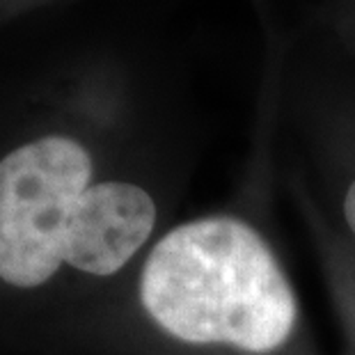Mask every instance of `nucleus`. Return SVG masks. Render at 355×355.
I'll list each match as a JSON object with an SVG mask.
<instances>
[{
    "label": "nucleus",
    "mask_w": 355,
    "mask_h": 355,
    "mask_svg": "<svg viewBox=\"0 0 355 355\" xmlns=\"http://www.w3.org/2000/svg\"><path fill=\"white\" fill-rule=\"evenodd\" d=\"M342 220H344V227L346 232L351 234V239L355 241V179L351 181L349 186H346L344 191V198H342Z\"/></svg>",
    "instance_id": "3"
},
{
    "label": "nucleus",
    "mask_w": 355,
    "mask_h": 355,
    "mask_svg": "<svg viewBox=\"0 0 355 355\" xmlns=\"http://www.w3.org/2000/svg\"><path fill=\"white\" fill-rule=\"evenodd\" d=\"M154 195L131 181H94L78 140L46 135L0 161V279L35 289L62 266L112 277L152 241Z\"/></svg>",
    "instance_id": "2"
},
{
    "label": "nucleus",
    "mask_w": 355,
    "mask_h": 355,
    "mask_svg": "<svg viewBox=\"0 0 355 355\" xmlns=\"http://www.w3.org/2000/svg\"><path fill=\"white\" fill-rule=\"evenodd\" d=\"M154 326L207 355H284L300 332V300L259 227L207 214L156 239L138 277Z\"/></svg>",
    "instance_id": "1"
}]
</instances>
